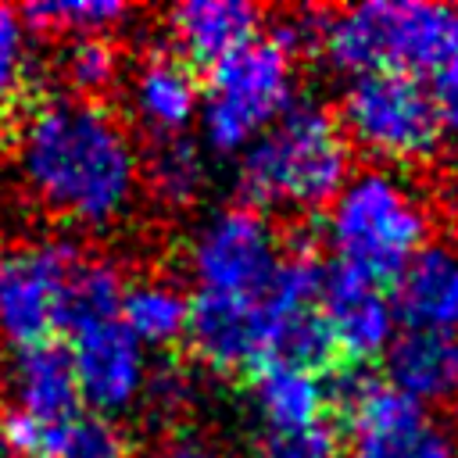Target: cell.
<instances>
[{
	"label": "cell",
	"mask_w": 458,
	"mask_h": 458,
	"mask_svg": "<svg viewBox=\"0 0 458 458\" xmlns=\"http://www.w3.org/2000/svg\"><path fill=\"white\" fill-rule=\"evenodd\" d=\"M247 383L261 433L304 429L329 419V390L322 376H311L283 361H268L258 372H250Z\"/></svg>",
	"instance_id": "ac0fdd59"
},
{
	"label": "cell",
	"mask_w": 458,
	"mask_h": 458,
	"mask_svg": "<svg viewBox=\"0 0 458 458\" xmlns=\"http://www.w3.org/2000/svg\"><path fill=\"white\" fill-rule=\"evenodd\" d=\"M132 11L122 0H43V4H29L21 11V21L25 29L86 39V36H107Z\"/></svg>",
	"instance_id": "44dd1931"
},
{
	"label": "cell",
	"mask_w": 458,
	"mask_h": 458,
	"mask_svg": "<svg viewBox=\"0 0 458 458\" xmlns=\"http://www.w3.org/2000/svg\"><path fill=\"white\" fill-rule=\"evenodd\" d=\"M336 454H340V433L329 419L304 429L258 433V458H336Z\"/></svg>",
	"instance_id": "d4e9b609"
},
{
	"label": "cell",
	"mask_w": 458,
	"mask_h": 458,
	"mask_svg": "<svg viewBox=\"0 0 458 458\" xmlns=\"http://www.w3.org/2000/svg\"><path fill=\"white\" fill-rule=\"evenodd\" d=\"M429 97H433V107H437L440 136H451L458 143V57L451 64H444L440 72H433Z\"/></svg>",
	"instance_id": "4316f807"
},
{
	"label": "cell",
	"mask_w": 458,
	"mask_h": 458,
	"mask_svg": "<svg viewBox=\"0 0 458 458\" xmlns=\"http://www.w3.org/2000/svg\"><path fill=\"white\" fill-rule=\"evenodd\" d=\"M426 204L386 172H361L333 197L326 215V243L333 265L358 272L376 286H394L408 261L426 247Z\"/></svg>",
	"instance_id": "277c9868"
},
{
	"label": "cell",
	"mask_w": 458,
	"mask_h": 458,
	"mask_svg": "<svg viewBox=\"0 0 458 458\" xmlns=\"http://www.w3.org/2000/svg\"><path fill=\"white\" fill-rule=\"evenodd\" d=\"M18 168L32 197L79 225L118 222L140 186L129 129L97 100L47 97L18 129Z\"/></svg>",
	"instance_id": "6da1fadb"
},
{
	"label": "cell",
	"mask_w": 458,
	"mask_h": 458,
	"mask_svg": "<svg viewBox=\"0 0 458 458\" xmlns=\"http://www.w3.org/2000/svg\"><path fill=\"white\" fill-rule=\"evenodd\" d=\"M140 179L150 182L154 197L165 204H193L208 182V165L200 143L190 136H165L150 140L147 154L140 157Z\"/></svg>",
	"instance_id": "ffe728a7"
},
{
	"label": "cell",
	"mask_w": 458,
	"mask_h": 458,
	"mask_svg": "<svg viewBox=\"0 0 458 458\" xmlns=\"http://www.w3.org/2000/svg\"><path fill=\"white\" fill-rule=\"evenodd\" d=\"M122 272L104 261V258H82L72 272L68 293H64V315H61V333L79 326V322H93V318H111L122 311Z\"/></svg>",
	"instance_id": "7402d4cb"
},
{
	"label": "cell",
	"mask_w": 458,
	"mask_h": 458,
	"mask_svg": "<svg viewBox=\"0 0 458 458\" xmlns=\"http://www.w3.org/2000/svg\"><path fill=\"white\" fill-rule=\"evenodd\" d=\"M404 329H458V258L447 247H422L390 286Z\"/></svg>",
	"instance_id": "2e32d148"
},
{
	"label": "cell",
	"mask_w": 458,
	"mask_h": 458,
	"mask_svg": "<svg viewBox=\"0 0 458 458\" xmlns=\"http://www.w3.org/2000/svg\"><path fill=\"white\" fill-rule=\"evenodd\" d=\"M283 240L261 211L243 204L211 211L190 236L186 265L204 293L261 297L283 261Z\"/></svg>",
	"instance_id": "ba28073f"
},
{
	"label": "cell",
	"mask_w": 458,
	"mask_h": 458,
	"mask_svg": "<svg viewBox=\"0 0 458 458\" xmlns=\"http://www.w3.org/2000/svg\"><path fill=\"white\" fill-rule=\"evenodd\" d=\"M329 408L347 419L351 458H426L444 437L426 404L376 379L369 365H340L326 376Z\"/></svg>",
	"instance_id": "52a82bcc"
},
{
	"label": "cell",
	"mask_w": 458,
	"mask_h": 458,
	"mask_svg": "<svg viewBox=\"0 0 458 458\" xmlns=\"http://www.w3.org/2000/svg\"><path fill=\"white\" fill-rule=\"evenodd\" d=\"M64 336L82 404L100 419L132 408L147 386V354L143 344L125 329L122 315L79 322L64 329Z\"/></svg>",
	"instance_id": "8fae6325"
},
{
	"label": "cell",
	"mask_w": 458,
	"mask_h": 458,
	"mask_svg": "<svg viewBox=\"0 0 458 458\" xmlns=\"http://www.w3.org/2000/svg\"><path fill=\"white\" fill-rule=\"evenodd\" d=\"M118 315L143 347H172L186 333L190 297L165 279H140L125 286Z\"/></svg>",
	"instance_id": "d6986e66"
},
{
	"label": "cell",
	"mask_w": 458,
	"mask_h": 458,
	"mask_svg": "<svg viewBox=\"0 0 458 458\" xmlns=\"http://www.w3.org/2000/svg\"><path fill=\"white\" fill-rule=\"evenodd\" d=\"M61 75L79 100H93L97 93L111 89L122 75V50L107 36L68 39L61 50Z\"/></svg>",
	"instance_id": "603a6c76"
},
{
	"label": "cell",
	"mask_w": 458,
	"mask_h": 458,
	"mask_svg": "<svg viewBox=\"0 0 458 458\" xmlns=\"http://www.w3.org/2000/svg\"><path fill=\"white\" fill-rule=\"evenodd\" d=\"M351 143L315 100H293L236 165V193L250 211H318L347 186Z\"/></svg>",
	"instance_id": "7a4b0ae2"
},
{
	"label": "cell",
	"mask_w": 458,
	"mask_h": 458,
	"mask_svg": "<svg viewBox=\"0 0 458 458\" xmlns=\"http://www.w3.org/2000/svg\"><path fill=\"white\" fill-rule=\"evenodd\" d=\"M11 394L14 411H25L39 422H68L82 411L75 369L61 340H43L18 347L11 358Z\"/></svg>",
	"instance_id": "9a60e30c"
},
{
	"label": "cell",
	"mask_w": 458,
	"mask_h": 458,
	"mask_svg": "<svg viewBox=\"0 0 458 458\" xmlns=\"http://www.w3.org/2000/svg\"><path fill=\"white\" fill-rule=\"evenodd\" d=\"M293 104V54L258 36L215 68L200 93V136L215 154H243Z\"/></svg>",
	"instance_id": "5b68a950"
},
{
	"label": "cell",
	"mask_w": 458,
	"mask_h": 458,
	"mask_svg": "<svg viewBox=\"0 0 458 458\" xmlns=\"http://www.w3.org/2000/svg\"><path fill=\"white\" fill-rule=\"evenodd\" d=\"M132 111L150 140L186 136V125L200 111L193 68H186L175 54H150L132 75Z\"/></svg>",
	"instance_id": "e0dca14e"
},
{
	"label": "cell",
	"mask_w": 458,
	"mask_h": 458,
	"mask_svg": "<svg viewBox=\"0 0 458 458\" xmlns=\"http://www.w3.org/2000/svg\"><path fill=\"white\" fill-rule=\"evenodd\" d=\"M147 458H215L208 447L193 444V440H168L161 447H154Z\"/></svg>",
	"instance_id": "83f0119b"
},
{
	"label": "cell",
	"mask_w": 458,
	"mask_h": 458,
	"mask_svg": "<svg viewBox=\"0 0 458 458\" xmlns=\"http://www.w3.org/2000/svg\"><path fill=\"white\" fill-rule=\"evenodd\" d=\"M322 57L358 79L372 72L422 75L458 57V7L426 0H369L344 11H322Z\"/></svg>",
	"instance_id": "3957f363"
},
{
	"label": "cell",
	"mask_w": 458,
	"mask_h": 458,
	"mask_svg": "<svg viewBox=\"0 0 458 458\" xmlns=\"http://www.w3.org/2000/svg\"><path fill=\"white\" fill-rule=\"evenodd\" d=\"M25 21L18 11L0 4V114L7 107H14L21 86H25V72H29V57H25Z\"/></svg>",
	"instance_id": "484cf974"
},
{
	"label": "cell",
	"mask_w": 458,
	"mask_h": 458,
	"mask_svg": "<svg viewBox=\"0 0 458 458\" xmlns=\"http://www.w3.org/2000/svg\"><path fill=\"white\" fill-rule=\"evenodd\" d=\"M39 458H125V437L111 419L79 411L47 429Z\"/></svg>",
	"instance_id": "cb8c5ba5"
},
{
	"label": "cell",
	"mask_w": 458,
	"mask_h": 458,
	"mask_svg": "<svg viewBox=\"0 0 458 458\" xmlns=\"http://www.w3.org/2000/svg\"><path fill=\"white\" fill-rule=\"evenodd\" d=\"M340 129L347 143L401 165L426 161L440 147V122L429 86L401 72L351 79L340 100Z\"/></svg>",
	"instance_id": "8992f818"
},
{
	"label": "cell",
	"mask_w": 458,
	"mask_h": 458,
	"mask_svg": "<svg viewBox=\"0 0 458 458\" xmlns=\"http://www.w3.org/2000/svg\"><path fill=\"white\" fill-rule=\"evenodd\" d=\"M386 376L419 404L458 401V329H401L386 347Z\"/></svg>",
	"instance_id": "5bb4252c"
},
{
	"label": "cell",
	"mask_w": 458,
	"mask_h": 458,
	"mask_svg": "<svg viewBox=\"0 0 458 458\" xmlns=\"http://www.w3.org/2000/svg\"><path fill=\"white\" fill-rule=\"evenodd\" d=\"M261 18L247 0H186L168 11V36L186 68H215L261 36Z\"/></svg>",
	"instance_id": "4fadbf2b"
},
{
	"label": "cell",
	"mask_w": 458,
	"mask_h": 458,
	"mask_svg": "<svg viewBox=\"0 0 458 458\" xmlns=\"http://www.w3.org/2000/svg\"><path fill=\"white\" fill-rule=\"evenodd\" d=\"M454 240H458V225H454Z\"/></svg>",
	"instance_id": "f1b7e54d"
},
{
	"label": "cell",
	"mask_w": 458,
	"mask_h": 458,
	"mask_svg": "<svg viewBox=\"0 0 458 458\" xmlns=\"http://www.w3.org/2000/svg\"><path fill=\"white\" fill-rule=\"evenodd\" d=\"M79 261L82 250L68 240H32L0 250V336L14 351L57 340Z\"/></svg>",
	"instance_id": "9c48e42d"
},
{
	"label": "cell",
	"mask_w": 458,
	"mask_h": 458,
	"mask_svg": "<svg viewBox=\"0 0 458 458\" xmlns=\"http://www.w3.org/2000/svg\"><path fill=\"white\" fill-rule=\"evenodd\" d=\"M276 318L261 297L204 293L190 297L186 333L193 358L222 376H250L272 361Z\"/></svg>",
	"instance_id": "30bf717a"
},
{
	"label": "cell",
	"mask_w": 458,
	"mask_h": 458,
	"mask_svg": "<svg viewBox=\"0 0 458 458\" xmlns=\"http://www.w3.org/2000/svg\"><path fill=\"white\" fill-rule=\"evenodd\" d=\"M318 308L336 333L344 365H369L394 340L397 315H394L390 293L351 268L326 265Z\"/></svg>",
	"instance_id": "7c38bea8"
}]
</instances>
